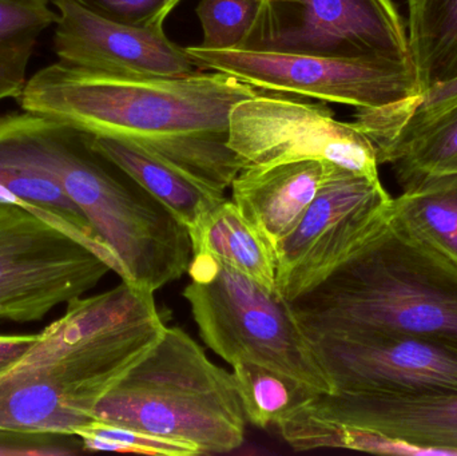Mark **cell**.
Returning <instances> with one entry per match:
<instances>
[{"instance_id":"2e32d148","label":"cell","mask_w":457,"mask_h":456,"mask_svg":"<svg viewBox=\"0 0 457 456\" xmlns=\"http://www.w3.org/2000/svg\"><path fill=\"white\" fill-rule=\"evenodd\" d=\"M193 254H208L270 292L276 289L273 246L250 224L238 206L225 198L189 229Z\"/></svg>"},{"instance_id":"8992f818","label":"cell","mask_w":457,"mask_h":456,"mask_svg":"<svg viewBox=\"0 0 457 456\" xmlns=\"http://www.w3.org/2000/svg\"><path fill=\"white\" fill-rule=\"evenodd\" d=\"M198 69L225 72L253 87L273 93L378 110L420 94L412 64L386 59L338 58L269 51L185 48Z\"/></svg>"},{"instance_id":"277c9868","label":"cell","mask_w":457,"mask_h":456,"mask_svg":"<svg viewBox=\"0 0 457 456\" xmlns=\"http://www.w3.org/2000/svg\"><path fill=\"white\" fill-rule=\"evenodd\" d=\"M93 417L192 444L201 455L239 449L247 422L233 374L214 364L187 332L168 327L149 353L98 402Z\"/></svg>"},{"instance_id":"4fadbf2b","label":"cell","mask_w":457,"mask_h":456,"mask_svg":"<svg viewBox=\"0 0 457 456\" xmlns=\"http://www.w3.org/2000/svg\"><path fill=\"white\" fill-rule=\"evenodd\" d=\"M51 3L59 15L54 51L63 63L152 77H182L200 70L185 48L166 37L163 27L120 23L80 0Z\"/></svg>"},{"instance_id":"5bb4252c","label":"cell","mask_w":457,"mask_h":456,"mask_svg":"<svg viewBox=\"0 0 457 456\" xmlns=\"http://www.w3.org/2000/svg\"><path fill=\"white\" fill-rule=\"evenodd\" d=\"M330 165L306 160L242 169L231 182L233 203L274 249L313 203Z\"/></svg>"},{"instance_id":"30bf717a","label":"cell","mask_w":457,"mask_h":456,"mask_svg":"<svg viewBox=\"0 0 457 456\" xmlns=\"http://www.w3.org/2000/svg\"><path fill=\"white\" fill-rule=\"evenodd\" d=\"M287 95L265 91L231 110L228 144L244 169L317 160L378 176L375 147L353 122L336 120L327 102Z\"/></svg>"},{"instance_id":"9a60e30c","label":"cell","mask_w":457,"mask_h":456,"mask_svg":"<svg viewBox=\"0 0 457 456\" xmlns=\"http://www.w3.org/2000/svg\"><path fill=\"white\" fill-rule=\"evenodd\" d=\"M88 134V133H87ZM91 147L117 165L170 211L187 230L225 200L145 147L123 139L88 134Z\"/></svg>"},{"instance_id":"ba28073f","label":"cell","mask_w":457,"mask_h":456,"mask_svg":"<svg viewBox=\"0 0 457 456\" xmlns=\"http://www.w3.org/2000/svg\"><path fill=\"white\" fill-rule=\"evenodd\" d=\"M112 267L79 238L0 205V321L34 323L96 288Z\"/></svg>"},{"instance_id":"52a82bcc","label":"cell","mask_w":457,"mask_h":456,"mask_svg":"<svg viewBox=\"0 0 457 456\" xmlns=\"http://www.w3.org/2000/svg\"><path fill=\"white\" fill-rule=\"evenodd\" d=\"M392 201L378 176L332 163L313 203L274 248L277 294L290 303L316 288L388 224Z\"/></svg>"},{"instance_id":"6da1fadb","label":"cell","mask_w":457,"mask_h":456,"mask_svg":"<svg viewBox=\"0 0 457 456\" xmlns=\"http://www.w3.org/2000/svg\"><path fill=\"white\" fill-rule=\"evenodd\" d=\"M261 93L212 70L152 77L58 61L37 70L18 101L24 112L139 145L225 195L244 169L228 144L231 110Z\"/></svg>"},{"instance_id":"ac0fdd59","label":"cell","mask_w":457,"mask_h":456,"mask_svg":"<svg viewBox=\"0 0 457 456\" xmlns=\"http://www.w3.org/2000/svg\"><path fill=\"white\" fill-rule=\"evenodd\" d=\"M455 107L457 77L394 106L357 110L353 122L372 142L380 165L388 163L400 147Z\"/></svg>"},{"instance_id":"603a6c76","label":"cell","mask_w":457,"mask_h":456,"mask_svg":"<svg viewBox=\"0 0 457 456\" xmlns=\"http://www.w3.org/2000/svg\"><path fill=\"white\" fill-rule=\"evenodd\" d=\"M260 0H201L195 12L203 26L200 47L231 50L241 47L255 15Z\"/></svg>"},{"instance_id":"d6986e66","label":"cell","mask_w":457,"mask_h":456,"mask_svg":"<svg viewBox=\"0 0 457 456\" xmlns=\"http://www.w3.org/2000/svg\"><path fill=\"white\" fill-rule=\"evenodd\" d=\"M407 29L420 94L457 77V0H408Z\"/></svg>"},{"instance_id":"7c38bea8","label":"cell","mask_w":457,"mask_h":456,"mask_svg":"<svg viewBox=\"0 0 457 456\" xmlns=\"http://www.w3.org/2000/svg\"><path fill=\"white\" fill-rule=\"evenodd\" d=\"M295 411L335 426L338 446L357 452L457 454V394L391 398L313 394Z\"/></svg>"},{"instance_id":"9c48e42d","label":"cell","mask_w":457,"mask_h":456,"mask_svg":"<svg viewBox=\"0 0 457 456\" xmlns=\"http://www.w3.org/2000/svg\"><path fill=\"white\" fill-rule=\"evenodd\" d=\"M244 50L413 64L394 0H260Z\"/></svg>"},{"instance_id":"ffe728a7","label":"cell","mask_w":457,"mask_h":456,"mask_svg":"<svg viewBox=\"0 0 457 456\" xmlns=\"http://www.w3.org/2000/svg\"><path fill=\"white\" fill-rule=\"evenodd\" d=\"M51 4V0H0V102L23 94L37 40L59 19Z\"/></svg>"},{"instance_id":"7a4b0ae2","label":"cell","mask_w":457,"mask_h":456,"mask_svg":"<svg viewBox=\"0 0 457 456\" xmlns=\"http://www.w3.org/2000/svg\"><path fill=\"white\" fill-rule=\"evenodd\" d=\"M165 329L154 292L126 281L72 300L0 371V430L75 435Z\"/></svg>"},{"instance_id":"484cf974","label":"cell","mask_w":457,"mask_h":456,"mask_svg":"<svg viewBox=\"0 0 457 456\" xmlns=\"http://www.w3.org/2000/svg\"><path fill=\"white\" fill-rule=\"evenodd\" d=\"M83 4L130 26L165 27L166 19L182 0H80Z\"/></svg>"},{"instance_id":"8fae6325","label":"cell","mask_w":457,"mask_h":456,"mask_svg":"<svg viewBox=\"0 0 457 456\" xmlns=\"http://www.w3.org/2000/svg\"><path fill=\"white\" fill-rule=\"evenodd\" d=\"M309 339L333 393L391 398L457 394V345L408 335Z\"/></svg>"},{"instance_id":"d4e9b609","label":"cell","mask_w":457,"mask_h":456,"mask_svg":"<svg viewBox=\"0 0 457 456\" xmlns=\"http://www.w3.org/2000/svg\"><path fill=\"white\" fill-rule=\"evenodd\" d=\"M86 452L77 435L0 430V456H71Z\"/></svg>"},{"instance_id":"3957f363","label":"cell","mask_w":457,"mask_h":456,"mask_svg":"<svg viewBox=\"0 0 457 456\" xmlns=\"http://www.w3.org/2000/svg\"><path fill=\"white\" fill-rule=\"evenodd\" d=\"M290 305L308 337L408 335L457 345V264L388 221Z\"/></svg>"},{"instance_id":"7402d4cb","label":"cell","mask_w":457,"mask_h":456,"mask_svg":"<svg viewBox=\"0 0 457 456\" xmlns=\"http://www.w3.org/2000/svg\"><path fill=\"white\" fill-rule=\"evenodd\" d=\"M388 163L403 189L428 177L457 173V107L400 147Z\"/></svg>"},{"instance_id":"4316f807","label":"cell","mask_w":457,"mask_h":456,"mask_svg":"<svg viewBox=\"0 0 457 456\" xmlns=\"http://www.w3.org/2000/svg\"><path fill=\"white\" fill-rule=\"evenodd\" d=\"M37 339L35 335H0V371L21 358Z\"/></svg>"},{"instance_id":"5b68a950","label":"cell","mask_w":457,"mask_h":456,"mask_svg":"<svg viewBox=\"0 0 457 456\" xmlns=\"http://www.w3.org/2000/svg\"><path fill=\"white\" fill-rule=\"evenodd\" d=\"M184 291L205 344L230 366L249 361L287 375L317 394L329 377L292 305L208 254H193Z\"/></svg>"},{"instance_id":"44dd1931","label":"cell","mask_w":457,"mask_h":456,"mask_svg":"<svg viewBox=\"0 0 457 456\" xmlns=\"http://www.w3.org/2000/svg\"><path fill=\"white\" fill-rule=\"evenodd\" d=\"M231 367L245 417L262 430L276 426L317 394L303 383L258 364L238 361Z\"/></svg>"},{"instance_id":"e0dca14e","label":"cell","mask_w":457,"mask_h":456,"mask_svg":"<svg viewBox=\"0 0 457 456\" xmlns=\"http://www.w3.org/2000/svg\"><path fill=\"white\" fill-rule=\"evenodd\" d=\"M392 227L457 264V173L428 177L392 201Z\"/></svg>"},{"instance_id":"cb8c5ba5","label":"cell","mask_w":457,"mask_h":456,"mask_svg":"<svg viewBox=\"0 0 457 456\" xmlns=\"http://www.w3.org/2000/svg\"><path fill=\"white\" fill-rule=\"evenodd\" d=\"M75 435L82 439L87 452H129V454L195 456L201 455L192 444L158 438L130 428L96 422L79 428Z\"/></svg>"}]
</instances>
